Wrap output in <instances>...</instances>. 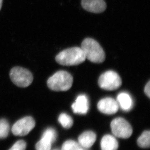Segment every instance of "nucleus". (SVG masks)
<instances>
[{"label":"nucleus","mask_w":150,"mask_h":150,"mask_svg":"<svg viewBox=\"0 0 150 150\" xmlns=\"http://www.w3.org/2000/svg\"><path fill=\"white\" fill-rule=\"evenodd\" d=\"M42 137L47 139L52 143H54L57 139V132L54 129L49 128L44 131Z\"/></svg>","instance_id":"6ab92c4d"},{"label":"nucleus","mask_w":150,"mask_h":150,"mask_svg":"<svg viewBox=\"0 0 150 150\" xmlns=\"http://www.w3.org/2000/svg\"><path fill=\"white\" fill-rule=\"evenodd\" d=\"M137 145L140 147L146 148L150 147V133L149 131H145L142 133L137 140Z\"/></svg>","instance_id":"4468645a"},{"label":"nucleus","mask_w":150,"mask_h":150,"mask_svg":"<svg viewBox=\"0 0 150 150\" xmlns=\"http://www.w3.org/2000/svg\"><path fill=\"white\" fill-rule=\"evenodd\" d=\"M110 126L113 135L119 138L128 139L133 133L132 126L123 118H117L113 119Z\"/></svg>","instance_id":"423d86ee"},{"label":"nucleus","mask_w":150,"mask_h":150,"mask_svg":"<svg viewBox=\"0 0 150 150\" xmlns=\"http://www.w3.org/2000/svg\"><path fill=\"white\" fill-rule=\"evenodd\" d=\"M73 112L75 114L85 115L89 109V102L87 96L85 95H79L71 106Z\"/></svg>","instance_id":"9d476101"},{"label":"nucleus","mask_w":150,"mask_h":150,"mask_svg":"<svg viewBox=\"0 0 150 150\" xmlns=\"http://www.w3.org/2000/svg\"><path fill=\"white\" fill-rule=\"evenodd\" d=\"M86 150V149H84V150Z\"/></svg>","instance_id":"5701e85b"},{"label":"nucleus","mask_w":150,"mask_h":150,"mask_svg":"<svg viewBox=\"0 0 150 150\" xmlns=\"http://www.w3.org/2000/svg\"><path fill=\"white\" fill-rule=\"evenodd\" d=\"M2 4H3V0H0V10L1 9Z\"/></svg>","instance_id":"4be33fe9"},{"label":"nucleus","mask_w":150,"mask_h":150,"mask_svg":"<svg viewBox=\"0 0 150 150\" xmlns=\"http://www.w3.org/2000/svg\"><path fill=\"white\" fill-rule=\"evenodd\" d=\"M52 143L47 139L42 137L35 145L36 150H51Z\"/></svg>","instance_id":"a211bd4d"},{"label":"nucleus","mask_w":150,"mask_h":150,"mask_svg":"<svg viewBox=\"0 0 150 150\" xmlns=\"http://www.w3.org/2000/svg\"><path fill=\"white\" fill-rule=\"evenodd\" d=\"M81 48L86 59L91 62L100 64L105 59V51L99 44L94 39H85L82 43Z\"/></svg>","instance_id":"f257e3e1"},{"label":"nucleus","mask_w":150,"mask_h":150,"mask_svg":"<svg viewBox=\"0 0 150 150\" xmlns=\"http://www.w3.org/2000/svg\"><path fill=\"white\" fill-rule=\"evenodd\" d=\"M79 143L72 140H68L63 144L61 150H83Z\"/></svg>","instance_id":"dca6fc26"},{"label":"nucleus","mask_w":150,"mask_h":150,"mask_svg":"<svg viewBox=\"0 0 150 150\" xmlns=\"http://www.w3.org/2000/svg\"><path fill=\"white\" fill-rule=\"evenodd\" d=\"M35 125V121L32 117H24L15 123L12 128V132L15 136H25L34 129Z\"/></svg>","instance_id":"0eeeda50"},{"label":"nucleus","mask_w":150,"mask_h":150,"mask_svg":"<svg viewBox=\"0 0 150 150\" xmlns=\"http://www.w3.org/2000/svg\"><path fill=\"white\" fill-rule=\"evenodd\" d=\"M58 121L63 127L65 129H69L74 124V121L71 117L66 113H62L59 115Z\"/></svg>","instance_id":"2eb2a0df"},{"label":"nucleus","mask_w":150,"mask_h":150,"mask_svg":"<svg viewBox=\"0 0 150 150\" xmlns=\"http://www.w3.org/2000/svg\"><path fill=\"white\" fill-rule=\"evenodd\" d=\"M10 77L13 84L22 88L29 86L33 81L31 72L27 69L21 67H13L10 71Z\"/></svg>","instance_id":"20e7f679"},{"label":"nucleus","mask_w":150,"mask_h":150,"mask_svg":"<svg viewBox=\"0 0 150 150\" xmlns=\"http://www.w3.org/2000/svg\"><path fill=\"white\" fill-rule=\"evenodd\" d=\"M26 143L24 140H18L9 150H25Z\"/></svg>","instance_id":"aec40b11"},{"label":"nucleus","mask_w":150,"mask_h":150,"mask_svg":"<svg viewBox=\"0 0 150 150\" xmlns=\"http://www.w3.org/2000/svg\"><path fill=\"white\" fill-rule=\"evenodd\" d=\"M47 84L49 88L52 90L66 91L72 86L73 78L68 72L58 71L49 78Z\"/></svg>","instance_id":"7ed1b4c3"},{"label":"nucleus","mask_w":150,"mask_h":150,"mask_svg":"<svg viewBox=\"0 0 150 150\" xmlns=\"http://www.w3.org/2000/svg\"><path fill=\"white\" fill-rule=\"evenodd\" d=\"M98 84L103 89L115 90L121 86L122 81L119 74L110 70L106 71L100 76Z\"/></svg>","instance_id":"39448f33"},{"label":"nucleus","mask_w":150,"mask_h":150,"mask_svg":"<svg viewBox=\"0 0 150 150\" xmlns=\"http://www.w3.org/2000/svg\"><path fill=\"white\" fill-rule=\"evenodd\" d=\"M144 93L146 96L150 98V81H148L147 84L145 85L144 88Z\"/></svg>","instance_id":"412c9836"},{"label":"nucleus","mask_w":150,"mask_h":150,"mask_svg":"<svg viewBox=\"0 0 150 150\" xmlns=\"http://www.w3.org/2000/svg\"><path fill=\"white\" fill-rule=\"evenodd\" d=\"M117 101L119 106L122 110L128 112L132 109L133 107V101L130 95L125 93L122 92L117 95Z\"/></svg>","instance_id":"f8f14e48"},{"label":"nucleus","mask_w":150,"mask_h":150,"mask_svg":"<svg viewBox=\"0 0 150 150\" xmlns=\"http://www.w3.org/2000/svg\"><path fill=\"white\" fill-rule=\"evenodd\" d=\"M96 135L91 131L84 132L78 137V143L83 149H88L95 143Z\"/></svg>","instance_id":"9b49d317"},{"label":"nucleus","mask_w":150,"mask_h":150,"mask_svg":"<svg viewBox=\"0 0 150 150\" xmlns=\"http://www.w3.org/2000/svg\"><path fill=\"white\" fill-rule=\"evenodd\" d=\"M9 125L5 119H0V139H6L8 135Z\"/></svg>","instance_id":"f3484780"},{"label":"nucleus","mask_w":150,"mask_h":150,"mask_svg":"<svg viewBox=\"0 0 150 150\" xmlns=\"http://www.w3.org/2000/svg\"><path fill=\"white\" fill-rule=\"evenodd\" d=\"M81 4L85 10L92 13H102L106 9L104 0H82Z\"/></svg>","instance_id":"1a4fd4ad"},{"label":"nucleus","mask_w":150,"mask_h":150,"mask_svg":"<svg viewBox=\"0 0 150 150\" xmlns=\"http://www.w3.org/2000/svg\"><path fill=\"white\" fill-rule=\"evenodd\" d=\"M86 59L82 49L78 47L64 50L55 57V60L58 64L65 66L79 65Z\"/></svg>","instance_id":"f03ea898"},{"label":"nucleus","mask_w":150,"mask_h":150,"mask_svg":"<svg viewBox=\"0 0 150 150\" xmlns=\"http://www.w3.org/2000/svg\"><path fill=\"white\" fill-rule=\"evenodd\" d=\"M119 143L116 139L111 135L103 136L100 141V148L102 150H117Z\"/></svg>","instance_id":"ddd939ff"},{"label":"nucleus","mask_w":150,"mask_h":150,"mask_svg":"<svg viewBox=\"0 0 150 150\" xmlns=\"http://www.w3.org/2000/svg\"><path fill=\"white\" fill-rule=\"evenodd\" d=\"M97 108L102 113L113 115L117 112L119 106L117 101L113 98H105L98 102Z\"/></svg>","instance_id":"6e6552de"}]
</instances>
